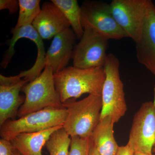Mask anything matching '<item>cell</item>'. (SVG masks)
Returning a JSON list of instances; mask_svg holds the SVG:
<instances>
[{
    "label": "cell",
    "instance_id": "6da1fadb",
    "mask_svg": "<svg viewBox=\"0 0 155 155\" xmlns=\"http://www.w3.org/2000/svg\"><path fill=\"white\" fill-rule=\"evenodd\" d=\"M54 77L56 90L64 104L84 94L101 96L105 73L104 67L81 69L69 67L54 74Z\"/></svg>",
    "mask_w": 155,
    "mask_h": 155
},
{
    "label": "cell",
    "instance_id": "7a4b0ae2",
    "mask_svg": "<svg viewBox=\"0 0 155 155\" xmlns=\"http://www.w3.org/2000/svg\"><path fill=\"white\" fill-rule=\"evenodd\" d=\"M63 106L67 112L63 128L68 135L90 138L101 119V96L89 94L78 101H67Z\"/></svg>",
    "mask_w": 155,
    "mask_h": 155
},
{
    "label": "cell",
    "instance_id": "3957f363",
    "mask_svg": "<svg viewBox=\"0 0 155 155\" xmlns=\"http://www.w3.org/2000/svg\"><path fill=\"white\" fill-rule=\"evenodd\" d=\"M54 73L50 67H45L40 75L22 87L25 100L17 116H22L48 108H64L56 90Z\"/></svg>",
    "mask_w": 155,
    "mask_h": 155
},
{
    "label": "cell",
    "instance_id": "277c9868",
    "mask_svg": "<svg viewBox=\"0 0 155 155\" xmlns=\"http://www.w3.org/2000/svg\"><path fill=\"white\" fill-rule=\"evenodd\" d=\"M119 67L118 58L114 54H108L104 66L105 79L102 91V109L101 119L110 116L114 124L125 116L127 110Z\"/></svg>",
    "mask_w": 155,
    "mask_h": 155
},
{
    "label": "cell",
    "instance_id": "5b68a950",
    "mask_svg": "<svg viewBox=\"0 0 155 155\" xmlns=\"http://www.w3.org/2000/svg\"><path fill=\"white\" fill-rule=\"evenodd\" d=\"M67 114L65 108H48L18 119H9L0 127V135L2 138L11 141L20 134L38 132L63 125Z\"/></svg>",
    "mask_w": 155,
    "mask_h": 155
},
{
    "label": "cell",
    "instance_id": "8992f818",
    "mask_svg": "<svg viewBox=\"0 0 155 155\" xmlns=\"http://www.w3.org/2000/svg\"><path fill=\"white\" fill-rule=\"evenodd\" d=\"M127 144L134 153L153 154L155 144V85L153 101L143 103L134 117Z\"/></svg>",
    "mask_w": 155,
    "mask_h": 155
},
{
    "label": "cell",
    "instance_id": "52a82bcc",
    "mask_svg": "<svg viewBox=\"0 0 155 155\" xmlns=\"http://www.w3.org/2000/svg\"><path fill=\"white\" fill-rule=\"evenodd\" d=\"M83 28V35L72 52L73 67L81 69L104 67L109 40L90 27Z\"/></svg>",
    "mask_w": 155,
    "mask_h": 155
},
{
    "label": "cell",
    "instance_id": "ba28073f",
    "mask_svg": "<svg viewBox=\"0 0 155 155\" xmlns=\"http://www.w3.org/2000/svg\"><path fill=\"white\" fill-rule=\"evenodd\" d=\"M81 9L83 27H90L108 40L127 37L114 19L110 4L101 1H85Z\"/></svg>",
    "mask_w": 155,
    "mask_h": 155
},
{
    "label": "cell",
    "instance_id": "9c48e42d",
    "mask_svg": "<svg viewBox=\"0 0 155 155\" xmlns=\"http://www.w3.org/2000/svg\"><path fill=\"white\" fill-rule=\"evenodd\" d=\"M149 2V0H113L110 4L116 22L135 43L141 36Z\"/></svg>",
    "mask_w": 155,
    "mask_h": 155
},
{
    "label": "cell",
    "instance_id": "30bf717a",
    "mask_svg": "<svg viewBox=\"0 0 155 155\" xmlns=\"http://www.w3.org/2000/svg\"><path fill=\"white\" fill-rule=\"evenodd\" d=\"M13 34L12 38L9 41V48L2 61V67L6 68L10 63L15 53L14 46L19 39L25 38L32 41L37 48V56L36 61L32 67L28 70L19 73V76L23 78L28 82H31L38 77L45 69L46 54L43 39L40 36L32 25H26L19 28H14L11 31Z\"/></svg>",
    "mask_w": 155,
    "mask_h": 155
},
{
    "label": "cell",
    "instance_id": "8fae6325",
    "mask_svg": "<svg viewBox=\"0 0 155 155\" xmlns=\"http://www.w3.org/2000/svg\"><path fill=\"white\" fill-rule=\"evenodd\" d=\"M28 82L19 75H0V126L9 119L15 120L25 100L19 93Z\"/></svg>",
    "mask_w": 155,
    "mask_h": 155
},
{
    "label": "cell",
    "instance_id": "7c38bea8",
    "mask_svg": "<svg viewBox=\"0 0 155 155\" xmlns=\"http://www.w3.org/2000/svg\"><path fill=\"white\" fill-rule=\"evenodd\" d=\"M135 44L137 61L155 76V5L150 0L141 36Z\"/></svg>",
    "mask_w": 155,
    "mask_h": 155
},
{
    "label": "cell",
    "instance_id": "4fadbf2b",
    "mask_svg": "<svg viewBox=\"0 0 155 155\" xmlns=\"http://www.w3.org/2000/svg\"><path fill=\"white\" fill-rule=\"evenodd\" d=\"M76 37L70 28L54 37L45 60V67L51 68L54 74L67 68L69 60L72 59Z\"/></svg>",
    "mask_w": 155,
    "mask_h": 155
},
{
    "label": "cell",
    "instance_id": "5bb4252c",
    "mask_svg": "<svg viewBox=\"0 0 155 155\" xmlns=\"http://www.w3.org/2000/svg\"><path fill=\"white\" fill-rule=\"evenodd\" d=\"M32 25L43 40L52 38L70 27L64 14L51 2L43 5Z\"/></svg>",
    "mask_w": 155,
    "mask_h": 155
},
{
    "label": "cell",
    "instance_id": "9a60e30c",
    "mask_svg": "<svg viewBox=\"0 0 155 155\" xmlns=\"http://www.w3.org/2000/svg\"><path fill=\"white\" fill-rule=\"evenodd\" d=\"M63 127L59 125L38 132L20 134L11 140V145L22 155H42V149L50 137Z\"/></svg>",
    "mask_w": 155,
    "mask_h": 155
},
{
    "label": "cell",
    "instance_id": "2e32d148",
    "mask_svg": "<svg viewBox=\"0 0 155 155\" xmlns=\"http://www.w3.org/2000/svg\"><path fill=\"white\" fill-rule=\"evenodd\" d=\"M114 123L110 116L100 119L91 138L101 155H116L119 147L114 136Z\"/></svg>",
    "mask_w": 155,
    "mask_h": 155
},
{
    "label": "cell",
    "instance_id": "e0dca14e",
    "mask_svg": "<svg viewBox=\"0 0 155 155\" xmlns=\"http://www.w3.org/2000/svg\"><path fill=\"white\" fill-rule=\"evenodd\" d=\"M68 20L76 37L81 38L84 28L81 21V9L76 0H52Z\"/></svg>",
    "mask_w": 155,
    "mask_h": 155
},
{
    "label": "cell",
    "instance_id": "ac0fdd59",
    "mask_svg": "<svg viewBox=\"0 0 155 155\" xmlns=\"http://www.w3.org/2000/svg\"><path fill=\"white\" fill-rule=\"evenodd\" d=\"M39 0H19V13L14 28L32 25L41 10Z\"/></svg>",
    "mask_w": 155,
    "mask_h": 155
},
{
    "label": "cell",
    "instance_id": "d6986e66",
    "mask_svg": "<svg viewBox=\"0 0 155 155\" xmlns=\"http://www.w3.org/2000/svg\"><path fill=\"white\" fill-rule=\"evenodd\" d=\"M71 137L63 127L50 137L45 146L49 155H69Z\"/></svg>",
    "mask_w": 155,
    "mask_h": 155
},
{
    "label": "cell",
    "instance_id": "ffe728a7",
    "mask_svg": "<svg viewBox=\"0 0 155 155\" xmlns=\"http://www.w3.org/2000/svg\"><path fill=\"white\" fill-rule=\"evenodd\" d=\"M90 142L91 137H71L69 155H88Z\"/></svg>",
    "mask_w": 155,
    "mask_h": 155
},
{
    "label": "cell",
    "instance_id": "44dd1931",
    "mask_svg": "<svg viewBox=\"0 0 155 155\" xmlns=\"http://www.w3.org/2000/svg\"><path fill=\"white\" fill-rule=\"evenodd\" d=\"M19 9V1L17 0H1L0 10H8L9 13L13 14Z\"/></svg>",
    "mask_w": 155,
    "mask_h": 155
},
{
    "label": "cell",
    "instance_id": "7402d4cb",
    "mask_svg": "<svg viewBox=\"0 0 155 155\" xmlns=\"http://www.w3.org/2000/svg\"><path fill=\"white\" fill-rule=\"evenodd\" d=\"M13 147L11 141L4 139L0 140V155H12Z\"/></svg>",
    "mask_w": 155,
    "mask_h": 155
},
{
    "label": "cell",
    "instance_id": "603a6c76",
    "mask_svg": "<svg viewBox=\"0 0 155 155\" xmlns=\"http://www.w3.org/2000/svg\"><path fill=\"white\" fill-rule=\"evenodd\" d=\"M134 152L130 146L127 144L124 146L119 147L116 155H134Z\"/></svg>",
    "mask_w": 155,
    "mask_h": 155
},
{
    "label": "cell",
    "instance_id": "cb8c5ba5",
    "mask_svg": "<svg viewBox=\"0 0 155 155\" xmlns=\"http://www.w3.org/2000/svg\"><path fill=\"white\" fill-rule=\"evenodd\" d=\"M88 155H101L98 151L96 148L94 146L91 139V138L90 145Z\"/></svg>",
    "mask_w": 155,
    "mask_h": 155
},
{
    "label": "cell",
    "instance_id": "d4e9b609",
    "mask_svg": "<svg viewBox=\"0 0 155 155\" xmlns=\"http://www.w3.org/2000/svg\"><path fill=\"white\" fill-rule=\"evenodd\" d=\"M12 155H22L17 150L14 149L13 150V154Z\"/></svg>",
    "mask_w": 155,
    "mask_h": 155
},
{
    "label": "cell",
    "instance_id": "484cf974",
    "mask_svg": "<svg viewBox=\"0 0 155 155\" xmlns=\"http://www.w3.org/2000/svg\"><path fill=\"white\" fill-rule=\"evenodd\" d=\"M134 155H155V154L148 155L145 154L141 153H134Z\"/></svg>",
    "mask_w": 155,
    "mask_h": 155
},
{
    "label": "cell",
    "instance_id": "4316f807",
    "mask_svg": "<svg viewBox=\"0 0 155 155\" xmlns=\"http://www.w3.org/2000/svg\"><path fill=\"white\" fill-rule=\"evenodd\" d=\"M153 152L154 153V154H155V144L154 145L153 147Z\"/></svg>",
    "mask_w": 155,
    "mask_h": 155
}]
</instances>
